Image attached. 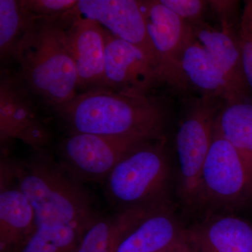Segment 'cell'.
Listing matches in <instances>:
<instances>
[{"label":"cell","instance_id":"obj_5","mask_svg":"<svg viewBox=\"0 0 252 252\" xmlns=\"http://www.w3.org/2000/svg\"><path fill=\"white\" fill-rule=\"evenodd\" d=\"M225 101L202 96L187 109L176 135L179 192L187 205L200 203V182L211 147L215 122Z\"/></svg>","mask_w":252,"mask_h":252},{"label":"cell","instance_id":"obj_6","mask_svg":"<svg viewBox=\"0 0 252 252\" xmlns=\"http://www.w3.org/2000/svg\"><path fill=\"white\" fill-rule=\"evenodd\" d=\"M252 195V169L237 149L215 130L200 177V203L233 207Z\"/></svg>","mask_w":252,"mask_h":252},{"label":"cell","instance_id":"obj_25","mask_svg":"<svg viewBox=\"0 0 252 252\" xmlns=\"http://www.w3.org/2000/svg\"><path fill=\"white\" fill-rule=\"evenodd\" d=\"M167 252H195L194 251L191 247L187 243L186 240L181 242V243L177 244L171 250H169Z\"/></svg>","mask_w":252,"mask_h":252},{"label":"cell","instance_id":"obj_14","mask_svg":"<svg viewBox=\"0 0 252 252\" xmlns=\"http://www.w3.org/2000/svg\"><path fill=\"white\" fill-rule=\"evenodd\" d=\"M0 172V252H12L35 229V213L8 158H1Z\"/></svg>","mask_w":252,"mask_h":252},{"label":"cell","instance_id":"obj_24","mask_svg":"<svg viewBox=\"0 0 252 252\" xmlns=\"http://www.w3.org/2000/svg\"><path fill=\"white\" fill-rule=\"evenodd\" d=\"M184 21L193 26L204 22L203 16L208 1L203 0H160Z\"/></svg>","mask_w":252,"mask_h":252},{"label":"cell","instance_id":"obj_20","mask_svg":"<svg viewBox=\"0 0 252 252\" xmlns=\"http://www.w3.org/2000/svg\"><path fill=\"white\" fill-rule=\"evenodd\" d=\"M32 19L21 1L0 0V56L1 61H16L18 50Z\"/></svg>","mask_w":252,"mask_h":252},{"label":"cell","instance_id":"obj_1","mask_svg":"<svg viewBox=\"0 0 252 252\" xmlns=\"http://www.w3.org/2000/svg\"><path fill=\"white\" fill-rule=\"evenodd\" d=\"M70 134L165 138L167 107L160 99L101 89L78 94L54 108Z\"/></svg>","mask_w":252,"mask_h":252},{"label":"cell","instance_id":"obj_16","mask_svg":"<svg viewBox=\"0 0 252 252\" xmlns=\"http://www.w3.org/2000/svg\"><path fill=\"white\" fill-rule=\"evenodd\" d=\"M185 232L165 205L149 214L131 230L117 252H167L185 240Z\"/></svg>","mask_w":252,"mask_h":252},{"label":"cell","instance_id":"obj_3","mask_svg":"<svg viewBox=\"0 0 252 252\" xmlns=\"http://www.w3.org/2000/svg\"><path fill=\"white\" fill-rule=\"evenodd\" d=\"M63 17V16H62ZM62 17L32 19L18 50V80L54 108L74 98L75 63Z\"/></svg>","mask_w":252,"mask_h":252},{"label":"cell","instance_id":"obj_22","mask_svg":"<svg viewBox=\"0 0 252 252\" xmlns=\"http://www.w3.org/2000/svg\"><path fill=\"white\" fill-rule=\"evenodd\" d=\"M21 6L32 19L59 18L71 11L78 0H22Z\"/></svg>","mask_w":252,"mask_h":252},{"label":"cell","instance_id":"obj_19","mask_svg":"<svg viewBox=\"0 0 252 252\" xmlns=\"http://www.w3.org/2000/svg\"><path fill=\"white\" fill-rule=\"evenodd\" d=\"M215 130L230 142L252 169V102H225Z\"/></svg>","mask_w":252,"mask_h":252},{"label":"cell","instance_id":"obj_13","mask_svg":"<svg viewBox=\"0 0 252 252\" xmlns=\"http://www.w3.org/2000/svg\"><path fill=\"white\" fill-rule=\"evenodd\" d=\"M62 19L77 69L79 88L105 89V37L103 28L86 19Z\"/></svg>","mask_w":252,"mask_h":252},{"label":"cell","instance_id":"obj_15","mask_svg":"<svg viewBox=\"0 0 252 252\" xmlns=\"http://www.w3.org/2000/svg\"><path fill=\"white\" fill-rule=\"evenodd\" d=\"M185 235L195 252H252V223L239 217H210L185 228Z\"/></svg>","mask_w":252,"mask_h":252},{"label":"cell","instance_id":"obj_9","mask_svg":"<svg viewBox=\"0 0 252 252\" xmlns=\"http://www.w3.org/2000/svg\"><path fill=\"white\" fill-rule=\"evenodd\" d=\"M104 31V85L116 92L150 95L158 85L167 84L163 74L138 48Z\"/></svg>","mask_w":252,"mask_h":252},{"label":"cell","instance_id":"obj_8","mask_svg":"<svg viewBox=\"0 0 252 252\" xmlns=\"http://www.w3.org/2000/svg\"><path fill=\"white\" fill-rule=\"evenodd\" d=\"M63 18L65 20L86 19L97 23L113 35L140 49L165 77L160 59L147 32L140 1L78 0L77 5Z\"/></svg>","mask_w":252,"mask_h":252},{"label":"cell","instance_id":"obj_2","mask_svg":"<svg viewBox=\"0 0 252 252\" xmlns=\"http://www.w3.org/2000/svg\"><path fill=\"white\" fill-rule=\"evenodd\" d=\"M33 151L27 161L8 160L18 185L34 209L36 225H70L82 235L99 217L90 195L46 149Z\"/></svg>","mask_w":252,"mask_h":252},{"label":"cell","instance_id":"obj_4","mask_svg":"<svg viewBox=\"0 0 252 252\" xmlns=\"http://www.w3.org/2000/svg\"><path fill=\"white\" fill-rule=\"evenodd\" d=\"M165 144L164 138L140 144L104 181L107 196L119 211L167 205L170 166Z\"/></svg>","mask_w":252,"mask_h":252},{"label":"cell","instance_id":"obj_12","mask_svg":"<svg viewBox=\"0 0 252 252\" xmlns=\"http://www.w3.org/2000/svg\"><path fill=\"white\" fill-rule=\"evenodd\" d=\"M194 37L203 46L229 90L231 101L250 100L241 50L233 30L215 29L203 22L192 26Z\"/></svg>","mask_w":252,"mask_h":252},{"label":"cell","instance_id":"obj_11","mask_svg":"<svg viewBox=\"0 0 252 252\" xmlns=\"http://www.w3.org/2000/svg\"><path fill=\"white\" fill-rule=\"evenodd\" d=\"M29 92L16 76L1 72L0 139L5 143L18 139L33 150L45 149L51 133L38 119Z\"/></svg>","mask_w":252,"mask_h":252},{"label":"cell","instance_id":"obj_17","mask_svg":"<svg viewBox=\"0 0 252 252\" xmlns=\"http://www.w3.org/2000/svg\"><path fill=\"white\" fill-rule=\"evenodd\" d=\"M163 207V206H161ZM158 207H135L97 217L81 235L74 252H117L131 230Z\"/></svg>","mask_w":252,"mask_h":252},{"label":"cell","instance_id":"obj_23","mask_svg":"<svg viewBox=\"0 0 252 252\" xmlns=\"http://www.w3.org/2000/svg\"><path fill=\"white\" fill-rule=\"evenodd\" d=\"M245 77L252 93V0L245 1L238 32Z\"/></svg>","mask_w":252,"mask_h":252},{"label":"cell","instance_id":"obj_18","mask_svg":"<svg viewBox=\"0 0 252 252\" xmlns=\"http://www.w3.org/2000/svg\"><path fill=\"white\" fill-rule=\"evenodd\" d=\"M180 69L186 86L190 84L202 96L231 100L229 90L203 46L193 37L180 60Z\"/></svg>","mask_w":252,"mask_h":252},{"label":"cell","instance_id":"obj_10","mask_svg":"<svg viewBox=\"0 0 252 252\" xmlns=\"http://www.w3.org/2000/svg\"><path fill=\"white\" fill-rule=\"evenodd\" d=\"M139 1L167 84L179 89H186L181 74L180 60L186 46L193 39L192 26L162 4L160 0Z\"/></svg>","mask_w":252,"mask_h":252},{"label":"cell","instance_id":"obj_7","mask_svg":"<svg viewBox=\"0 0 252 252\" xmlns=\"http://www.w3.org/2000/svg\"><path fill=\"white\" fill-rule=\"evenodd\" d=\"M147 141L151 140L72 133L60 144L59 161L81 183L103 182L126 154Z\"/></svg>","mask_w":252,"mask_h":252},{"label":"cell","instance_id":"obj_21","mask_svg":"<svg viewBox=\"0 0 252 252\" xmlns=\"http://www.w3.org/2000/svg\"><path fill=\"white\" fill-rule=\"evenodd\" d=\"M81 233L70 225H36L12 252H74Z\"/></svg>","mask_w":252,"mask_h":252}]
</instances>
